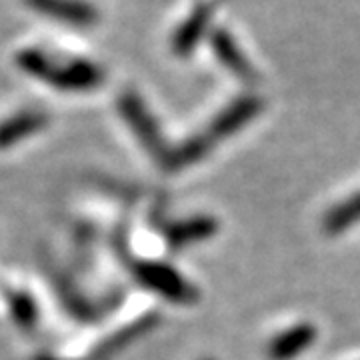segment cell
<instances>
[{
  "label": "cell",
  "mask_w": 360,
  "mask_h": 360,
  "mask_svg": "<svg viewBox=\"0 0 360 360\" xmlns=\"http://www.w3.org/2000/svg\"><path fill=\"white\" fill-rule=\"evenodd\" d=\"M16 66L26 75L44 80L54 89L66 92H86L96 89L104 80L101 66L90 60H72L66 65H54L44 52L37 49H25L16 52Z\"/></svg>",
  "instance_id": "obj_1"
},
{
  "label": "cell",
  "mask_w": 360,
  "mask_h": 360,
  "mask_svg": "<svg viewBox=\"0 0 360 360\" xmlns=\"http://www.w3.org/2000/svg\"><path fill=\"white\" fill-rule=\"evenodd\" d=\"M132 272L146 288L155 290L156 295L165 296L170 302L193 304L198 300L193 284L186 283V278H182L176 270L165 262H155V260L136 262L132 266Z\"/></svg>",
  "instance_id": "obj_2"
},
{
  "label": "cell",
  "mask_w": 360,
  "mask_h": 360,
  "mask_svg": "<svg viewBox=\"0 0 360 360\" xmlns=\"http://www.w3.org/2000/svg\"><path fill=\"white\" fill-rule=\"evenodd\" d=\"M118 110L122 112L127 124L134 130V134L139 136L141 144L148 150V155L156 158L162 167L167 162L170 150L167 148V144L162 141V134L158 130V124L155 122V118L150 116V112L146 110V106L141 98L132 92H127L120 96L118 101Z\"/></svg>",
  "instance_id": "obj_3"
},
{
  "label": "cell",
  "mask_w": 360,
  "mask_h": 360,
  "mask_svg": "<svg viewBox=\"0 0 360 360\" xmlns=\"http://www.w3.org/2000/svg\"><path fill=\"white\" fill-rule=\"evenodd\" d=\"M260 108H262V103L258 101L257 96L238 98L236 103H232L231 106H226V108L214 118V122L210 124V129L206 130V136L212 142L231 136L236 130H240L245 124H248V122L260 112Z\"/></svg>",
  "instance_id": "obj_4"
},
{
  "label": "cell",
  "mask_w": 360,
  "mask_h": 360,
  "mask_svg": "<svg viewBox=\"0 0 360 360\" xmlns=\"http://www.w3.org/2000/svg\"><path fill=\"white\" fill-rule=\"evenodd\" d=\"M32 11L46 14L75 26H90L96 22V8L84 0H26Z\"/></svg>",
  "instance_id": "obj_5"
},
{
  "label": "cell",
  "mask_w": 360,
  "mask_h": 360,
  "mask_svg": "<svg viewBox=\"0 0 360 360\" xmlns=\"http://www.w3.org/2000/svg\"><path fill=\"white\" fill-rule=\"evenodd\" d=\"M210 46H212L214 54L219 56L220 63L226 66L232 75H236V77L243 78V80H255L257 78L255 66L246 60V56L238 49V44L234 42V39H232L224 28H217L210 34Z\"/></svg>",
  "instance_id": "obj_6"
},
{
  "label": "cell",
  "mask_w": 360,
  "mask_h": 360,
  "mask_svg": "<svg viewBox=\"0 0 360 360\" xmlns=\"http://www.w3.org/2000/svg\"><path fill=\"white\" fill-rule=\"evenodd\" d=\"M46 124H49V116L37 110H25V112L11 116L8 120L0 124V150L37 134Z\"/></svg>",
  "instance_id": "obj_7"
},
{
  "label": "cell",
  "mask_w": 360,
  "mask_h": 360,
  "mask_svg": "<svg viewBox=\"0 0 360 360\" xmlns=\"http://www.w3.org/2000/svg\"><path fill=\"white\" fill-rule=\"evenodd\" d=\"M316 328L312 324H298L278 335L269 347V356L272 360H292L302 354L314 342Z\"/></svg>",
  "instance_id": "obj_8"
},
{
  "label": "cell",
  "mask_w": 360,
  "mask_h": 360,
  "mask_svg": "<svg viewBox=\"0 0 360 360\" xmlns=\"http://www.w3.org/2000/svg\"><path fill=\"white\" fill-rule=\"evenodd\" d=\"M210 14H212V8L208 4H200L184 20V25L176 30L174 40H172V49L179 56H186L198 44V40L205 37L208 22H210Z\"/></svg>",
  "instance_id": "obj_9"
},
{
  "label": "cell",
  "mask_w": 360,
  "mask_h": 360,
  "mask_svg": "<svg viewBox=\"0 0 360 360\" xmlns=\"http://www.w3.org/2000/svg\"><path fill=\"white\" fill-rule=\"evenodd\" d=\"M219 229L217 220L210 217H196V219L182 220L172 226H168L167 240L172 248H182L186 245H193L198 240L210 238Z\"/></svg>",
  "instance_id": "obj_10"
},
{
  "label": "cell",
  "mask_w": 360,
  "mask_h": 360,
  "mask_svg": "<svg viewBox=\"0 0 360 360\" xmlns=\"http://www.w3.org/2000/svg\"><path fill=\"white\" fill-rule=\"evenodd\" d=\"M214 142L206 136V132L202 136H194L191 141H186L184 144H180L176 150H170L165 168L167 170H180L198 162L200 158H205L208 155V150L212 148Z\"/></svg>",
  "instance_id": "obj_11"
},
{
  "label": "cell",
  "mask_w": 360,
  "mask_h": 360,
  "mask_svg": "<svg viewBox=\"0 0 360 360\" xmlns=\"http://www.w3.org/2000/svg\"><path fill=\"white\" fill-rule=\"evenodd\" d=\"M360 220V193L350 196L348 200L340 202L338 206H335L326 219H324V231L328 234H338L342 232L348 226L356 224Z\"/></svg>",
  "instance_id": "obj_12"
},
{
  "label": "cell",
  "mask_w": 360,
  "mask_h": 360,
  "mask_svg": "<svg viewBox=\"0 0 360 360\" xmlns=\"http://www.w3.org/2000/svg\"><path fill=\"white\" fill-rule=\"evenodd\" d=\"M11 310H13V319L22 330H32L39 321V312L32 302V298L26 292H14L11 295Z\"/></svg>",
  "instance_id": "obj_13"
},
{
  "label": "cell",
  "mask_w": 360,
  "mask_h": 360,
  "mask_svg": "<svg viewBox=\"0 0 360 360\" xmlns=\"http://www.w3.org/2000/svg\"><path fill=\"white\" fill-rule=\"evenodd\" d=\"M39 360H58V359H39Z\"/></svg>",
  "instance_id": "obj_14"
}]
</instances>
